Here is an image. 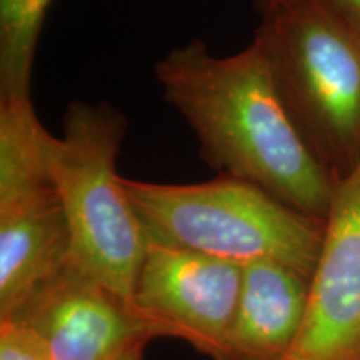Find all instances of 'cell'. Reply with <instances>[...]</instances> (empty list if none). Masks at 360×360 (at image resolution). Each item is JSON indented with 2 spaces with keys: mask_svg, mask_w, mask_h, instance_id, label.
<instances>
[{
  "mask_svg": "<svg viewBox=\"0 0 360 360\" xmlns=\"http://www.w3.org/2000/svg\"><path fill=\"white\" fill-rule=\"evenodd\" d=\"M0 360H53L34 328L17 319H0Z\"/></svg>",
  "mask_w": 360,
  "mask_h": 360,
  "instance_id": "cell-12",
  "label": "cell"
},
{
  "mask_svg": "<svg viewBox=\"0 0 360 360\" xmlns=\"http://www.w3.org/2000/svg\"><path fill=\"white\" fill-rule=\"evenodd\" d=\"M32 98L0 101V214L58 199Z\"/></svg>",
  "mask_w": 360,
  "mask_h": 360,
  "instance_id": "cell-10",
  "label": "cell"
},
{
  "mask_svg": "<svg viewBox=\"0 0 360 360\" xmlns=\"http://www.w3.org/2000/svg\"><path fill=\"white\" fill-rule=\"evenodd\" d=\"M290 2H302V0H255V6L262 13L265 11H270V8ZM307 2H315L319 6L328 8V11L334 12L335 15H339L340 19H344L349 25H352L355 30L360 32V0H307Z\"/></svg>",
  "mask_w": 360,
  "mask_h": 360,
  "instance_id": "cell-13",
  "label": "cell"
},
{
  "mask_svg": "<svg viewBox=\"0 0 360 360\" xmlns=\"http://www.w3.org/2000/svg\"><path fill=\"white\" fill-rule=\"evenodd\" d=\"M155 77L165 101L191 125L207 164L299 212L327 219L335 179L304 141L254 40L227 57L192 40L157 62Z\"/></svg>",
  "mask_w": 360,
  "mask_h": 360,
  "instance_id": "cell-1",
  "label": "cell"
},
{
  "mask_svg": "<svg viewBox=\"0 0 360 360\" xmlns=\"http://www.w3.org/2000/svg\"><path fill=\"white\" fill-rule=\"evenodd\" d=\"M125 134L127 119L110 103L75 101L62 137L49 139V160L69 224L72 264L134 305L147 233L117 174Z\"/></svg>",
  "mask_w": 360,
  "mask_h": 360,
  "instance_id": "cell-4",
  "label": "cell"
},
{
  "mask_svg": "<svg viewBox=\"0 0 360 360\" xmlns=\"http://www.w3.org/2000/svg\"><path fill=\"white\" fill-rule=\"evenodd\" d=\"M117 360H142V347L130 349L124 355H120Z\"/></svg>",
  "mask_w": 360,
  "mask_h": 360,
  "instance_id": "cell-14",
  "label": "cell"
},
{
  "mask_svg": "<svg viewBox=\"0 0 360 360\" xmlns=\"http://www.w3.org/2000/svg\"><path fill=\"white\" fill-rule=\"evenodd\" d=\"M310 278L276 262L244 267L242 289L220 360H282L302 327Z\"/></svg>",
  "mask_w": 360,
  "mask_h": 360,
  "instance_id": "cell-8",
  "label": "cell"
},
{
  "mask_svg": "<svg viewBox=\"0 0 360 360\" xmlns=\"http://www.w3.org/2000/svg\"><path fill=\"white\" fill-rule=\"evenodd\" d=\"M242 265L147 237L134 307L157 335L186 339L220 360L240 297Z\"/></svg>",
  "mask_w": 360,
  "mask_h": 360,
  "instance_id": "cell-5",
  "label": "cell"
},
{
  "mask_svg": "<svg viewBox=\"0 0 360 360\" xmlns=\"http://www.w3.org/2000/svg\"><path fill=\"white\" fill-rule=\"evenodd\" d=\"M72 264L70 232L60 200L0 214V319Z\"/></svg>",
  "mask_w": 360,
  "mask_h": 360,
  "instance_id": "cell-9",
  "label": "cell"
},
{
  "mask_svg": "<svg viewBox=\"0 0 360 360\" xmlns=\"http://www.w3.org/2000/svg\"><path fill=\"white\" fill-rule=\"evenodd\" d=\"M260 15L252 40L304 141L339 182L360 164V32L307 0Z\"/></svg>",
  "mask_w": 360,
  "mask_h": 360,
  "instance_id": "cell-3",
  "label": "cell"
},
{
  "mask_svg": "<svg viewBox=\"0 0 360 360\" xmlns=\"http://www.w3.org/2000/svg\"><path fill=\"white\" fill-rule=\"evenodd\" d=\"M282 360H360V164L337 182L302 327Z\"/></svg>",
  "mask_w": 360,
  "mask_h": 360,
  "instance_id": "cell-6",
  "label": "cell"
},
{
  "mask_svg": "<svg viewBox=\"0 0 360 360\" xmlns=\"http://www.w3.org/2000/svg\"><path fill=\"white\" fill-rule=\"evenodd\" d=\"M6 319L34 328L53 360H117L157 335L132 304L74 264Z\"/></svg>",
  "mask_w": 360,
  "mask_h": 360,
  "instance_id": "cell-7",
  "label": "cell"
},
{
  "mask_svg": "<svg viewBox=\"0 0 360 360\" xmlns=\"http://www.w3.org/2000/svg\"><path fill=\"white\" fill-rule=\"evenodd\" d=\"M52 0H0V101L32 98L35 51Z\"/></svg>",
  "mask_w": 360,
  "mask_h": 360,
  "instance_id": "cell-11",
  "label": "cell"
},
{
  "mask_svg": "<svg viewBox=\"0 0 360 360\" xmlns=\"http://www.w3.org/2000/svg\"><path fill=\"white\" fill-rule=\"evenodd\" d=\"M148 238L247 267L276 262L310 278L326 220L310 217L245 180L219 174L200 184L122 179Z\"/></svg>",
  "mask_w": 360,
  "mask_h": 360,
  "instance_id": "cell-2",
  "label": "cell"
}]
</instances>
